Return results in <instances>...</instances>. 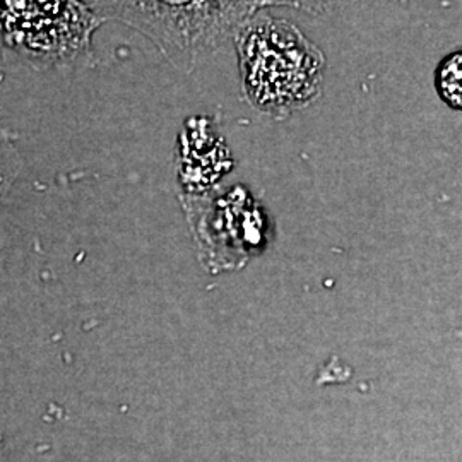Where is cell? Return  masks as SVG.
<instances>
[{"label":"cell","mask_w":462,"mask_h":462,"mask_svg":"<svg viewBox=\"0 0 462 462\" xmlns=\"http://www.w3.org/2000/svg\"><path fill=\"white\" fill-rule=\"evenodd\" d=\"M233 40L244 95L257 112L281 120L322 97L326 55L295 23L257 11Z\"/></svg>","instance_id":"cell-1"},{"label":"cell","mask_w":462,"mask_h":462,"mask_svg":"<svg viewBox=\"0 0 462 462\" xmlns=\"http://www.w3.org/2000/svg\"><path fill=\"white\" fill-rule=\"evenodd\" d=\"M114 2L118 16L148 34L179 66H192L225 45L259 11L254 0Z\"/></svg>","instance_id":"cell-2"},{"label":"cell","mask_w":462,"mask_h":462,"mask_svg":"<svg viewBox=\"0 0 462 462\" xmlns=\"http://www.w3.org/2000/svg\"><path fill=\"white\" fill-rule=\"evenodd\" d=\"M93 23L79 0H0V34L30 50L76 49L88 40Z\"/></svg>","instance_id":"cell-3"},{"label":"cell","mask_w":462,"mask_h":462,"mask_svg":"<svg viewBox=\"0 0 462 462\" xmlns=\"http://www.w3.org/2000/svg\"><path fill=\"white\" fill-rule=\"evenodd\" d=\"M435 89L448 108L462 112V49L450 51L439 62Z\"/></svg>","instance_id":"cell-4"},{"label":"cell","mask_w":462,"mask_h":462,"mask_svg":"<svg viewBox=\"0 0 462 462\" xmlns=\"http://www.w3.org/2000/svg\"><path fill=\"white\" fill-rule=\"evenodd\" d=\"M257 9H267V7H291L303 11L307 14L319 16L334 11L336 7L345 5L347 0H254Z\"/></svg>","instance_id":"cell-5"}]
</instances>
